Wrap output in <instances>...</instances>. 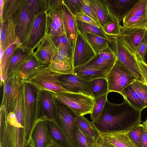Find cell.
<instances>
[{"instance_id": "1", "label": "cell", "mask_w": 147, "mask_h": 147, "mask_svg": "<svg viewBox=\"0 0 147 147\" xmlns=\"http://www.w3.org/2000/svg\"><path fill=\"white\" fill-rule=\"evenodd\" d=\"M141 112L125 99L119 104L107 100L98 119L93 123L101 133L127 132L141 124Z\"/></svg>"}, {"instance_id": "2", "label": "cell", "mask_w": 147, "mask_h": 147, "mask_svg": "<svg viewBox=\"0 0 147 147\" xmlns=\"http://www.w3.org/2000/svg\"><path fill=\"white\" fill-rule=\"evenodd\" d=\"M25 123V146L30 147V138L37 121V108L39 90L27 81L23 82Z\"/></svg>"}, {"instance_id": "3", "label": "cell", "mask_w": 147, "mask_h": 147, "mask_svg": "<svg viewBox=\"0 0 147 147\" xmlns=\"http://www.w3.org/2000/svg\"><path fill=\"white\" fill-rule=\"evenodd\" d=\"M53 94L57 100L68 107L77 116H84L92 112L95 99L92 96L68 92Z\"/></svg>"}, {"instance_id": "4", "label": "cell", "mask_w": 147, "mask_h": 147, "mask_svg": "<svg viewBox=\"0 0 147 147\" xmlns=\"http://www.w3.org/2000/svg\"><path fill=\"white\" fill-rule=\"evenodd\" d=\"M109 92H115L121 95L123 90L138 78L117 59L106 75Z\"/></svg>"}, {"instance_id": "5", "label": "cell", "mask_w": 147, "mask_h": 147, "mask_svg": "<svg viewBox=\"0 0 147 147\" xmlns=\"http://www.w3.org/2000/svg\"><path fill=\"white\" fill-rule=\"evenodd\" d=\"M63 75L53 71L48 66L39 70L27 82L39 90H45L53 94L68 92L62 87L59 81L60 76Z\"/></svg>"}, {"instance_id": "6", "label": "cell", "mask_w": 147, "mask_h": 147, "mask_svg": "<svg viewBox=\"0 0 147 147\" xmlns=\"http://www.w3.org/2000/svg\"><path fill=\"white\" fill-rule=\"evenodd\" d=\"M77 116L68 107L57 100V114L55 121L65 134L71 147H80L76 137Z\"/></svg>"}, {"instance_id": "7", "label": "cell", "mask_w": 147, "mask_h": 147, "mask_svg": "<svg viewBox=\"0 0 147 147\" xmlns=\"http://www.w3.org/2000/svg\"><path fill=\"white\" fill-rule=\"evenodd\" d=\"M109 46L117 59L137 78L144 82L135 56L123 44L118 36H108Z\"/></svg>"}, {"instance_id": "8", "label": "cell", "mask_w": 147, "mask_h": 147, "mask_svg": "<svg viewBox=\"0 0 147 147\" xmlns=\"http://www.w3.org/2000/svg\"><path fill=\"white\" fill-rule=\"evenodd\" d=\"M49 9L56 11L60 15L73 53L78 31L75 16L69 10L63 0H49Z\"/></svg>"}, {"instance_id": "9", "label": "cell", "mask_w": 147, "mask_h": 147, "mask_svg": "<svg viewBox=\"0 0 147 147\" xmlns=\"http://www.w3.org/2000/svg\"><path fill=\"white\" fill-rule=\"evenodd\" d=\"M57 110V100L53 94L47 91L39 90L37 101V121H55Z\"/></svg>"}, {"instance_id": "10", "label": "cell", "mask_w": 147, "mask_h": 147, "mask_svg": "<svg viewBox=\"0 0 147 147\" xmlns=\"http://www.w3.org/2000/svg\"><path fill=\"white\" fill-rule=\"evenodd\" d=\"M36 17L28 9L26 0H23L18 15L13 21H11L15 26L17 39L21 45L24 43L28 35Z\"/></svg>"}, {"instance_id": "11", "label": "cell", "mask_w": 147, "mask_h": 147, "mask_svg": "<svg viewBox=\"0 0 147 147\" xmlns=\"http://www.w3.org/2000/svg\"><path fill=\"white\" fill-rule=\"evenodd\" d=\"M97 54L82 33L78 30L73 53L74 68L85 65Z\"/></svg>"}, {"instance_id": "12", "label": "cell", "mask_w": 147, "mask_h": 147, "mask_svg": "<svg viewBox=\"0 0 147 147\" xmlns=\"http://www.w3.org/2000/svg\"><path fill=\"white\" fill-rule=\"evenodd\" d=\"M22 82L15 71L7 76L4 81L0 107H4L7 113L11 111L13 109Z\"/></svg>"}, {"instance_id": "13", "label": "cell", "mask_w": 147, "mask_h": 147, "mask_svg": "<svg viewBox=\"0 0 147 147\" xmlns=\"http://www.w3.org/2000/svg\"><path fill=\"white\" fill-rule=\"evenodd\" d=\"M8 37L7 46L3 57L0 61V85H3L6 78L8 67L11 59L16 48L21 45L16 35L15 26L11 21L8 20Z\"/></svg>"}, {"instance_id": "14", "label": "cell", "mask_w": 147, "mask_h": 147, "mask_svg": "<svg viewBox=\"0 0 147 147\" xmlns=\"http://www.w3.org/2000/svg\"><path fill=\"white\" fill-rule=\"evenodd\" d=\"M123 26L147 28V0H138L129 11L123 22Z\"/></svg>"}, {"instance_id": "15", "label": "cell", "mask_w": 147, "mask_h": 147, "mask_svg": "<svg viewBox=\"0 0 147 147\" xmlns=\"http://www.w3.org/2000/svg\"><path fill=\"white\" fill-rule=\"evenodd\" d=\"M32 50L33 53L40 62L48 66L58 51L52 37L47 34Z\"/></svg>"}, {"instance_id": "16", "label": "cell", "mask_w": 147, "mask_h": 147, "mask_svg": "<svg viewBox=\"0 0 147 147\" xmlns=\"http://www.w3.org/2000/svg\"><path fill=\"white\" fill-rule=\"evenodd\" d=\"M146 29L143 27L120 26V34L118 37L123 44L135 56Z\"/></svg>"}, {"instance_id": "17", "label": "cell", "mask_w": 147, "mask_h": 147, "mask_svg": "<svg viewBox=\"0 0 147 147\" xmlns=\"http://www.w3.org/2000/svg\"><path fill=\"white\" fill-rule=\"evenodd\" d=\"M47 12L36 16L30 32L22 45L32 49L47 34Z\"/></svg>"}, {"instance_id": "18", "label": "cell", "mask_w": 147, "mask_h": 147, "mask_svg": "<svg viewBox=\"0 0 147 147\" xmlns=\"http://www.w3.org/2000/svg\"><path fill=\"white\" fill-rule=\"evenodd\" d=\"M59 81L62 87L69 92L82 94L92 96L90 81L82 79L74 74H64Z\"/></svg>"}, {"instance_id": "19", "label": "cell", "mask_w": 147, "mask_h": 147, "mask_svg": "<svg viewBox=\"0 0 147 147\" xmlns=\"http://www.w3.org/2000/svg\"><path fill=\"white\" fill-rule=\"evenodd\" d=\"M48 66L40 62L32 52L20 64L15 72L22 81H28L39 70Z\"/></svg>"}, {"instance_id": "20", "label": "cell", "mask_w": 147, "mask_h": 147, "mask_svg": "<svg viewBox=\"0 0 147 147\" xmlns=\"http://www.w3.org/2000/svg\"><path fill=\"white\" fill-rule=\"evenodd\" d=\"M52 143L46 121H37L30 135L29 142L30 147H47Z\"/></svg>"}, {"instance_id": "21", "label": "cell", "mask_w": 147, "mask_h": 147, "mask_svg": "<svg viewBox=\"0 0 147 147\" xmlns=\"http://www.w3.org/2000/svg\"><path fill=\"white\" fill-rule=\"evenodd\" d=\"M49 67L53 71L61 74H73L74 68L73 59L67 51L64 49H58Z\"/></svg>"}, {"instance_id": "22", "label": "cell", "mask_w": 147, "mask_h": 147, "mask_svg": "<svg viewBox=\"0 0 147 147\" xmlns=\"http://www.w3.org/2000/svg\"><path fill=\"white\" fill-rule=\"evenodd\" d=\"M105 0L111 13L121 22L138 0Z\"/></svg>"}, {"instance_id": "23", "label": "cell", "mask_w": 147, "mask_h": 147, "mask_svg": "<svg viewBox=\"0 0 147 147\" xmlns=\"http://www.w3.org/2000/svg\"><path fill=\"white\" fill-rule=\"evenodd\" d=\"M47 13V34L52 37L65 33L63 22L59 13L53 9H49Z\"/></svg>"}, {"instance_id": "24", "label": "cell", "mask_w": 147, "mask_h": 147, "mask_svg": "<svg viewBox=\"0 0 147 147\" xmlns=\"http://www.w3.org/2000/svg\"><path fill=\"white\" fill-rule=\"evenodd\" d=\"M127 132L111 131L102 133H101V137L116 147H136L129 137Z\"/></svg>"}, {"instance_id": "25", "label": "cell", "mask_w": 147, "mask_h": 147, "mask_svg": "<svg viewBox=\"0 0 147 147\" xmlns=\"http://www.w3.org/2000/svg\"><path fill=\"white\" fill-rule=\"evenodd\" d=\"M52 142L62 147H71L67 136L55 121H46Z\"/></svg>"}, {"instance_id": "26", "label": "cell", "mask_w": 147, "mask_h": 147, "mask_svg": "<svg viewBox=\"0 0 147 147\" xmlns=\"http://www.w3.org/2000/svg\"><path fill=\"white\" fill-rule=\"evenodd\" d=\"M76 123L79 127L96 146L100 138L101 133L93 122L84 116H77Z\"/></svg>"}, {"instance_id": "27", "label": "cell", "mask_w": 147, "mask_h": 147, "mask_svg": "<svg viewBox=\"0 0 147 147\" xmlns=\"http://www.w3.org/2000/svg\"><path fill=\"white\" fill-rule=\"evenodd\" d=\"M102 27L110 21L113 16L110 11L105 0H89Z\"/></svg>"}, {"instance_id": "28", "label": "cell", "mask_w": 147, "mask_h": 147, "mask_svg": "<svg viewBox=\"0 0 147 147\" xmlns=\"http://www.w3.org/2000/svg\"><path fill=\"white\" fill-rule=\"evenodd\" d=\"M32 52V50L22 45L15 49L10 61L7 75L8 76L15 72L22 61Z\"/></svg>"}, {"instance_id": "29", "label": "cell", "mask_w": 147, "mask_h": 147, "mask_svg": "<svg viewBox=\"0 0 147 147\" xmlns=\"http://www.w3.org/2000/svg\"><path fill=\"white\" fill-rule=\"evenodd\" d=\"M73 74L87 81L99 78H106V74L103 71L85 65L74 68Z\"/></svg>"}, {"instance_id": "30", "label": "cell", "mask_w": 147, "mask_h": 147, "mask_svg": "<svg viewBox=\"0 0 147 147\" xmlns=\"http://www.w3.org/2000/svg\"><path fill=\"white\" fill-rule=\"evenodd\" d=\"M23 0H4L0 22L12 19L18 11Z\"/></svg>"}, {"instance_id": "31", "label": "cell", "mask_w": 147, "mask_h": 147, "mask_svg": "<svg viewBox=\"0 0 147 147\" xmlns=\"http://www.w3.org/2000/svg\"><path fill=\"white\" fill-rule=\"evenodd\" d=\"M121 95L124 99L135 108L142 111L146 108L144 102L134 90L131 84L123 90Z\"/></svg>"}, {"instance_id": "32", "label": "cell", "mask_w": 147, "mask_h": 147, "mask_svg": "<svg viewBox=\"0 0 147 147\" xmlns=\"http://www.w3.org/2000/svg\"><path fill=\"white\" fill-rule=\"evenodd\" d=\"M92 96L94 98L108 93V84L106 78H99L90 81Z\"/></svg>"}, {"instance_id": "33", "label": "cell", "mask_w": 147, "mask_h": 147, "mask_svg": "<svg viewBox=\"0 0 147 147\" xmlns=\"http://www.w3.org/2000/svg\"><path fill=\"white\" fill-rule=\"evenodd\" d=\"M82 33L97 53L109 45V40L106 39L89 33Z\"/></svg>"}, {"instance_id": "34", "label": "cell", "mask_w": 147, "mask_h": 147, "mask_svg": "<svg viewBox=\"0 0 147 147\" xmlns=\"http://www.w3.org/2000/svg\"><path fill=\"white\" fill-rule=\"evenodd\" d=\"M27 7L35 16L47 12L49 8V0H26Z\"/></svg>"}, {"instance_id": "35", "label": "cell", "mask_w": 147, "mask_h": 147, "mask_svg": "<svg viewBox=\"0 0 147 147\" xmlns=\"http://www.w3.org/2000/svg\"><path fill=\"white\" fill-rule=\"evenodd\" d=\"M76 21L78 30L81 33H89L108 40V36L105 33L102 28H98L77 19Z\"/></svg>"}, {"instance_id": "36", "label": "cell", "mask_w": 147, "mask_h": 147, "mask_svg": "<svg viewBox=\"0 0 147 147\" xmlns=\"http://www.w3.org/2000/svg\"><path fill=\"white\" fill-rule=\"evenodd\" d=\"M114 64L106 61L97 54L93 59L85 65L101 70L107 75Z\"/></svg>"}, {"instance_id": "37", "label": "cell", "mask_w": 147, "mask_h": 147, "mask_svg": "<svg viewBox=\"0 0 147 147\" xmlns=\"http://www.w3.org/2000/svg\"><path fill=\"white\" fill-rule=\"evenodd\" d=\"M108 94L107 93L94 98L95 102L92 111L90 114V119L93 123L97 121L99 117L107 100Z\"/></svg>"}, {"instance_id": "38", "label": "cell", "mask_w": 147, "mask_h": 147, "mask_svg": "<svg viewBox=\"0 0 147 147\" xmlns=\"http://www.w3.org/2000/svg\"><path fill=\"white\" fill-rule=\"evenodd\" d=\"M51 37L57 49L67 51L73 60V49L65 33L59 36Z\"/></svg>"}, {"instance_id": "39", "label": "cell", "mask_w": 147, "mask_h": 147, "mask_svg": "<svg viewBox=\"0 0 147 147\" xmlns=\"http://www.w3.org/2000/svg\"><path fill=\"white\" fill-rule=\"evenodd\" d=\"M143 132V124L137 125L127 132L129 137L136 147H142Z\"/></svg>"}, {"instance_id": "40", "label": "cell", "mask_w": 147, "mask_h": 147, "mask_svg": "<svg viewBox=\"0 0 147 147\" xmlns=\"http://www.w3.org/2000/svg\"><path fill=\"white\" fill-rule=\"evenodd\" d=\"M121 26L120 22L114 16L111 20L102 28L108 36H119L120 34Z\"/></svg>"}, {"instance_id": "41", "label": "cell", "mask_w": 147, "mask_h": 147, "mask_svg": "<svg viewBox=\"0 0 147 147\" xmlns=\"http://www.w3.org/2000/svg\"><path fill=\"white\" fill-rule=\"evenodd\" d=\"M131 85L147 107V85L138 80L134 81Z\"/></svg>"}, {"instance_id": "42", "label": "cell", "mask_w": 147, "mask_h": 147, "mask_svg": "<svg viewBox=\"0 0 147 147\" xmlns=\"http://www.w3.org/2000/svg\"><path fill=\"white\" fill-rule=\"evenodd\" d=\"M0 61L1 60L6 49L8 37V21L0 22Z\"/></svg>"}, {"instance_id": "43", "label": "cell", "mask_w": 147, "mask_h": 147, "mask_svg": "<svg viewBox=\"0 0 147 147\" xmlns=\"http://www.w3.org/2000/svg\"><path fill=\"white\" fill-rule=\"evenodd\" d=\"M76 137L80 147H96L97 146L94 145L92 141L78 125Z\"/></svg>"}, {"instance_id": "44", "label": "cell", "mask_w": 147, "mask_h": 147, "mask_svg": "<svg viewBox=\"0 0 147 147\" xmlns=\"http://www.w3.org/2000/svg\"><path fill=\"white\" fill-rule=\"evenodd\" d=\"M63 1L69 10L75 16L79 13H83L81 0H65Z\"/></svg>"}, {"instance_id": "45", "label": "cell", "mask_w": 147, "mask_h": 147, "mask_svg": "<svg viewBox=\"0 0 147 147\" xmlns=\"http://www.w3.org/2000/svg\"><path fill=\"white\" fill-rule=\"evenodd\" d=\"M81 0L83 13L89 16L100 25L96 15L89 0Z\"/></svg>"}, {"instance_id": "46", "label": "cell", "mask_w": 147, "mask_h": 147, "mask_svg": "<svg viewBox=\"0 0 147 147\" xmlns=\"http://www.w3.org/2000/svg\"><path fill=\"white\" fill-rule=\"evenodd\" d=\"M97 54L106 61L113 64L117 59L115 54L109 45L107 48Z\"/></svg>"}, {"instance_id": "47", "label": "cell", "mask_w": 147, "mask_h": 147, "mask_svg": "<svg viewBox=\"0 0 147 147\" xmlns=\"http://www.w3.org/2000/svg\"><path fill=\"white\" fill-rule=\"evenodd\" d=\"M147 49V28L145 34L140 41L137 51L135 56L136 59L142 60Z\"/></svg>"}, {"instance_id": "48", "label": "cell", "mask_w": 147, "mask_h": 147, "mask_svg": "<svg viewBox=\"0 0 147 147\" xmlns=\"http://www.w3.org/2000/svg\"><path fill=\"white\" fill-rule=\"evenodd\" d=\"M77 20L81 21L95 26L98 28H102L98 23L95 22L89 16L84 13H79L75 16Z\"/></svg>"}, {"instance_id": "49", "label": "cell", "mask_w": 147, "mask_h": 147, "mask_svg": "<svg viewBox=\"0 0 147 147\" xmlns=\"http://www.w3.org/2000/svg\"><path fill=\"white\" fill-rule=\"evenodd\" d=\"M140 73L144 81L147 85V65L140 59H136Z\"/></svg>"}, {"instance_id": "50", "label": "cell", "mask_w": 147, "mask_h": 147, "mask_svg": "<svg viewBox=\"0 0 147 147\" xmlns=\"http://www.w3.org/2000/svg\"><path fill=\"white\" fill-rule=\"evenodd\" d=\"M99 143L101 147H116L104 140L101 136Z\"/></svg>"}, {"instance_id": "51", "label": "cell", "mask_w": 147, "mask_h": 147, "mask_svg": "<svg viewBox=\"0 0 147 147\" xmlns=\"http://www.w3.org/2000/svg\"><path fill=\"white\" fill-rule=\"evenodd\" d=\"M143 126L144 132L142 141V147H147V132L144 125Z\"/></svg>"}, {"instance_id": "52", "label": "cell", "mask_w": 147, "mask_h": 147, "mask_svg": "<svg viewBox=\"0 0 147 147\" xmlns=\"http://www.w3.org/2000/svg\"><path fill=\"white\" fill-rule=\"evenodd\" d=\"M4 3V0H1L0 1V19L1 18L2 14V11L3 7V5Z\"/></svg>"}, {"instance_id": "53", "label": "cell", "mask_w": 147, "mask_h": 147, "mask_svg": "<svg viewBox=\"0 0 147 147\" xmlns=\"http://www.w3.org/2000/svg\"><path fill=\"white\" fill-rule=\"evenodd\" d=\"M143 62L147 65V49L142 60Z\"/></svg>"}, {"instance_id": "54", "label": "cell", "mask_w": 147, "mask_h": 147, "mask_svg": "<svg viewBox=\"0 0 147 147\" xmlns=\"http://www.w3.org/2000/svg\"><path fill=\"white\" fill-rule=\"evenodd\" d=\"M47 147H62L59 145L55 144L54 143L52 142Z\"/></svg>"}, {"instance_id": "55", "label": "cell", "mask_w": 147, "mask_h": 147, "mask_svg": "<svg viewBox=\"0 0 147 147\" xmlns=\"http://www.w3.org/2000/svg\"><path fill=\"white\" fill-rule=\"evenodd\" d=\"M143 124L147 132V119L144 122Z\"/></svg>"}, {"instance_id": "56", "label": "cell", "mask_w": 147, "mask_h": 147, "mask_svg": "<svg viewBox=\"0 0 147 147\" xmlns=\"http://www.w3.org/2000/svg\"><path fill=\"white\" fill-rule=\"evenodd\" d=\"M96 147H101L99 143V140L98 141V144Z\"/></svg>"}]
</instances>
